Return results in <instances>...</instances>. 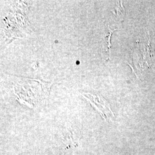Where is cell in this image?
Here are the masks:
<instances>
[{
    "label": "cell",
    "instance_id": "cell-2",
    "mask_svg": "<svg viewBox=\"0 0 155 155\" xmlns=\"http://www.w3.org/2000/svg\"><path fill=\"white\" fill-rule=\"evenodd\" d=\"M107 28H108V33L104 37L101 45V55H102V59L104 61H107L110 58L111 36L112 33L116 30V29H113V30L111 29L109 26H107Z\"/></svg>",
    "mask_w": 155,
    "mask_h": 155
},
{
    "label": "cell",
    "instance_id": "cell-1",
    "mask_svg": "<svg viewBox=\"0 0 155 155\" xmlns=\"http://www.w3.org/2000/svg\"><path fill=\"white\" fill-rule=\"evenodd\" d=\"M86 96L88 97V100L91 102V104L94 106L96 109H97L100 113L102 114V116L105 118L106 116L107 118L110 115H113V114L110 110V108L109 107L107 103L102 98H100V97H96L89 93H85Z\"/></svg>",
    "mask_w": 155,
    "mask_h": 155
}]
</instances>
